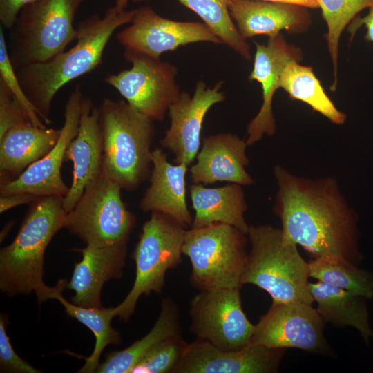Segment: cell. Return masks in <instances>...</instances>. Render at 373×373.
Returning a JSON list of instances; mask_svg holds the SVG:
<instances>
[{
  "instance_id": "1",
  "label": "cell",
  "mask_w": 373,
  "mask_h": 373,
  "mask_svg": "<svg viewBox=\"0 0 373 373\" xmlns=\"http://www.w3.org/2000/svg\"><path fill=\"white\" fill-rule=\"evenodd\" d=\"M274 174L278 190L273 210L283 236L313 258L340 256L358 265V216L336 180L298 176L278 164Z\"/></svg>"
},
{
  "instance_id": "2",
  "label": "cell",
  "mask_w": 373,
  "mask_h": 373,
  "mask_svg": "<svg viewBox=\"0 0 373 373\" xmlns=\"http://www.w3.org/2000/svg\"><path fill=\"white\" fill-rule=\"evenodd\" d=\"M135 9L126 10L115 5L100 17L94 14L82 21L75 45L44 62L16 70L19 82L37 113L50 124L51 104L56 93L67 83L90 73L102 62L104 49L119 27L131 23Z\"/></svg>"
},
{
  "instance_id": "3",
  "label": "cell",
  "mask_w": 373,
  "mask_h": 373,
  "mask_svg": "<svg viewBox=\"0 0 373 373\" xmlns=\"http://www.w3.org/2000/svg\"><path fill=\"white\" fill-rule=\"evenodd\" d=\"M59 195L39 196L27 211L13 241L0 250V289L7 296L37 298L44 283V256L55 235L65 227L66 212Z\"/></svg>"
},
{
  "instance_id": "4",
  "label": "cell",
  "mask_w": 373,
  "mask_h": 373,
  "mask_svg": "<svg viewBox=\"0 0 373 373\" xmlns=\"http://www.w3.org/2000/svg\"><path fill=\"white\" fill-rule=\"evenodd\" d=\"M99 111L102 172L122 189L135 191L151 175L153 122L123 100L105 98Z\"/></svg>"
},
{
  "instance_id": "5",
  "label": "cell",
  "mask_w": 373,
  "mask_h": 373,
  "mask_svg": "<svg viewBox=\"0 0 373 373\" xmlns=\"http://www.w3.org/2000/svg\"><path fill=\"white\" fill-rule=\"evenodd\" d=\"M251 245L241 283L267 291L272 302L314 303L309 290V267L297 245L280 229L269 224L249 226Z\"/></svg>"
},
{
  "instance_id": "6",
  "label": "cell",
  "mask_w": 373,
  "mask_h": 373,
  "mask_svg": "<svg viewBox=\"0 0 373 373\" xmlns=\"http://www.w3.org/2000/svg\"><path fill=\"white\" fill-rule=\"evenodd\" d=\"M88 0H37L25 6L8 30V53L15 70L46 61L77 39V11Z\"/></svg>"
},
{
  "instance_id": "7",
  "label": "cell",
  "mask_w": 373,
  "mask_h": 373,
  "mask_svg": "<svg viewBox=\"0 0 373 373\" xmlns=\"http://www.w3.org/2000/svg\"><path fill=\"white\" fill-rule=\"evenodd\" d=\"M247 234L225 223L186 231L182 253L191 264L190 282L200 291L239 288L248 254Z\"/></svg>"
},
{
  "instance_id": "8",
  "label": "cell",
  "mask_w": 373,
  "mask_h": 373,
  "mask_svg": "<svg viewBox=\"0 0 373 373\" xmlns=\"http://www.w3.org/2000/svg\"><path fill=\"white\" fill-rule=\"evenodd\" d=\"M184 226L160 212H151L142 229L133 252L135 278L124 300L115 307L116 316L127 321L135 312L138 299L152 292L160 294L166 273L182 261Z\"/></svg>"
},
{
  "instance_id": "9",
  "label": "cell",
  "mask_w": 373,
  "mask_h": 373,
  "mask_svg": "<svg viewBox=\"0 0 373 373\" xmlns=\"http://www.w3.org/2000/svg\"><path fill=\"white\" fill-rule=\"evenodd\" d=\"M122 190L102 172L66 213L64 227L86 245L127 244L137 220L122 201Z\"/></svg>"
},
{
  "instance_id": "10",
  "label": "cell",
  "mask_w": 373,
  "mask_h": 373,
  "mask_svg": "<svg viewBox=\"0 0 373 373\" xmlns=\"http://www.w3.org/2000/svg\"><path fill=\"white\" fill-rule=\"evenodd\" d=\"M132 66L104 81L115 88L126 102L149 119L162 121L181 91L176 83L177 68L146 55L124 52Z\"/></svg>"
},
{
  "instance_id": "11",
  "label": "cell",
  "mask_w": 373,
  "mask_h": 373,
  "mask_svg": "<svg viewBox=\"0 0 373 373\" xmlns=\"http://www.w3.org/2000/svg\"><path fill=\"white\" fill-rule=\"evenodd\" d=\"M239 288L200 291L191 300V332L196 338L224 350L247 346L254 332L242 307Z\"/></svg>"
},
{
  "instance_id": "12",
  "label": "cell",
  "mask_w": 373,
  "mask_h": 373,
  "mask_svg": "<svg viewBox=\"0 0 373 373\" xmlns=\"http://www.w3.org/2000/svg\"><path fill=\"white\" fill-rule=\"evenodd\" d=\"M325 321L312 304L275 303L255 325L249 343L268 348H295L309 352L327 350Z\"/></svg>"
},
{
  "instance_id": "13",
  "label": "cell",
  "mask_w": 373,
  "mask_h": 373,
  "mask_svg": "<svg viewBox=\"0 0 373 373\" xmlns=\"http://www.w3.org/2000/svg\"><path fill=\"white\" fill-rule=\"evenodd\" d=\"M116 39L123 46L124 52L155 59H160L163 52L189 44H222L204 23L171 20L161 17L149 6L135 9L131 25L119 32Z\"/></svg>"
},
{
  "instance_id": "14",
  "label": "cell",
  "mask_w": 373,
  "mask_h": 373,
  "mask_svg": "<svg viewBox=\"0 0 373 373\" xmlns=\"http://www.w3.org/2000/svg\"><path fill=\"white\" fill-rule=\"evenodd\" d=\"M83 97L81 86L77 85L66 103L64 122L55 146L17 178L1 184V195L29 193L37 196L64 197L67 194L69 187L61 178V167L66 149L78 131Z\"/></svg>"
},
{
  "instance_id": "15",
  "label": "cell",
  "mask_w": 373,
  "mask_h": 373,
  "mask_svg": "<svg viewBox=\"0 0 373 373\" xmlns=\"http://www.w3.org/2000/svg\"><path fill=\"white\" fill-rule=\"evenodd\" d=\"M222 82L213 88L203 80L197 82L193 96L182 91L169 106L171 124L160 143L174 155V164L190 165L196 157L200 146V135L204 118L215 104L225 99L221 91Z\"/></svg>"
},
{
  "instance_id": "16",
  "label": "cell",
  "mask_w": 373,
  "mask_h": 373,
  "mask_svg": "<svg viewBox=\"0 0 373 373\" xmlns=\"http://www.w3.org/2000/svg\"><path fill=\"white\" fill-rule=\"evenodd\" d=\"M284 352V349L252 343L238 350H224L196 338L188 344L171 373L276 372Z\"/></svg>"
},
{
  "instance_id": "17",
  "label": "cell",
  "mask_w": 373,
  "mask_h": 373,
  "mask_svg": "<svg viewBox=\"0 0 373 373\" xmlns=\"http://www.w3.org/2000/svg\"><path fill=\"white\" fill-rule=\"evenodd\" d=\"M256 52L254 67L249 76L250 81L261 84L262 104L256 115L247 126L246 142L251 146L265 135L272 136L276 130L272 111V100L276 90L280 88L283 70L291 60L300 61V49L287 43L281 33L269 37L267 44L255 42Z\"/></svg>"
},
{
  "instance_id": "18",
  "label": "cell",
  "mask_w": 373,
  "mask_h": 373,
  "mask_svg": "<svg viewBox=\"0 0 373 373\" xmlns=\"http://www.w3.org/2000/svg\"><path fill=\"white\" fill-rule=\"evenodd\" d=\"M64 161L73 162V180L63 207L68 213L75 206L86 186L102 173L103 140L99 108L83 97L78 131L68 144Z\"/></svg>"
},
{
  "instance_id": "19",
  "label": "cell",
  "mask_w": 373,
  "mask_h": 373,
  "mask_svg": "<svg viewBox=\"0 0 373 373\" xmlns=\"http://www.w3.org/2000/svg\"><path fill=\"white\" fill-rule=\"evenodd\" d=\"M82 260L75 263L67 288L73 290L71 302L85 307L102 308L101 293L106 282L122 277L127 254L126 244L86 245L74 249Z\"/></svg>"
},
{
  "instance_id": "20",
  "label": "cell",
  "mask_w": 373,
  "mask_h": 373,
  "mask_svg": "<svg viewBox=\"0 0 373 373\" xmlns=\"http://www.w3.org/2000/svg\"><path fill=\"white\" fill-rule=\"evenodd\" d=\"M247 146L246 141L231 133L205 137L196 156L197 162L190 169V179L193 184H252L254 180L246 170L249 163Z\"/></svg>"
},
{
  "instance_id": "21",
  "label": "cell",
  "mask_w": 373,
  "mask_h": 373,
  "mask_svg": "<svg viewBox=\"0 0 373 373\" xmlns=\"http://www.w3.org/2000/svg\"><path fill=\"white\" fill-rule=\"evenodd\" d=\"M230 15L242 38L256 35L272 37L282 30L289 33L307 31L312 23L306 8L262 0H228Z\"/></svg>"
},
{
  "instance_id": "22",
  "label": "cell",
  "mask_w": 373,
  "mask_h": 373,
  "mask_svg": "<svg viewBox=\"0 0 373 373\" xmlns=\"http://www.w3.org/2000/svg\"><path fill=\"white\" fill-rule=\"evenodd\" d=\"M151 161L150 185L140 202V209L144 212L162 213L184 227L191 225L193 218L186 199L188 166L171 164L160 148L152 151Z\"/></svg>"
},
{
  "instance_id": "23",
  "label": "cell",
  "mask_w": 373,
  "mask_h": 373,
  "mask_svg": "<svg viewBox=\"0 0 373 373\" xmlns=\"http://www.w3.org/2000/svg\"><path fill=\"white\" fill-rule=\"evenodd\" d=\"M61 128H40L32 123L14 126L0 135L1 184L15 180L48 153Z\"/></svg>"
},
{
  "instance_id": "24",
  "label": "cell",
  "mask_w": 373,
  "mask_h": 373,
  "mask_svg": "<svg viewBox=\"0 0 373 373\" xmlns=\"http://www.w3.org/2000/svg\"><path fill=\"white\" fill-rule=\"evenodd\" d=\"M189 192L195 211L191 228L220 222L232 225L247 234L249 226L244 216L247 204L242 185L231 183L207 188L202 184H193Z\"/></svg>"
},
{
  "instance_id": "25",
  "label": "cell",
  "mask_w": 373,
  "mask_h": 373,
  "mask_svg": "<svg viewBox=\"0 0 373 373\" xmlns=\"http://www.w3.org/2000/svg\"><path fill=\"white\" fill-rule=\"evenodd\" d=\"M67 285L66 279H60L54 287L46 286L37 299L39 303L48 299L59 301L68 316L77 320L93 333L95 338L94 349L85 358V363L78 372H96L105 347L109 345H119L122 341L119 332L111 324V320L116 316L115 307H85L68 302L61 294Z\"/></svg>"
},
{
  "instance_id": "26",
  "label": "cell",
  "mask_w": 373,
  "mask_h": 373,
  "mask_svg": "<svg viewBox=\"0 0 373 373\" xmlns=\"http://www.w3.org/2000/svg\"><path fill=\"white\" fill-rule=\"evenodd\" d=\"M309 290L325 322L356 329L367 344L373 339L366 298L320 281L310 283Z\"/></svg>"
},
{
  "instance_id": "27",
  "label": "cell",
  "mask_w": 373,
  "mask_h": 373,
  "mask_svg": "<svg viewBox=\"0 0 373 373\" xmlns=\"http://www.w3.org/2000/svg\"><path fill=\"white\" fill-rule=\"evenodd\" d=\"M180 334L178 307L172 299L163 298L160 313L151 329L128 347L106 354L104 361L99 363L96 372L130 373L155 345L167 338Z\"/></svg>"
},
{
  "instance_id": "28",
  "label": "cell",
  "mask_w": 373,
  "mask_h": 373,
  "mask_svg": "<svg viewBox=\"0 0 373 373\" xmlns=\"http://www.w3.org/2000/svg\"><path fill=\"white\" fill-rule=\"evenodd\" d=\"M298 62L291 60L287 64L282 73L280 88L292 99L305 102L335 124H343L346 115L334 106L325 93L312 68Z\"/></svg>"
},
{
  "instance_id": "29",
  "label": "cell",
  "mask_w": 373,
  "mask_h": 373,
  "mask_svg": "<svg viewBox=\"0 0 373 373\" xmlns=\"http://www.w3.org/2000/svg\"><path fill=\"white\" fill-rule=\"evenodd\" d=\"M309 276L367 300L373 298V272L340 256H323L309 262Z\"/></svg>"
},
{
  "instance_id": "30",
  "label": "cell",
  "mask_w": 373,
  "mask_h": 373,
  "mask_svg": "<svg viewBox=\"0 0 373 373\" xmlns=\"http://www.w3.org/2000/svg\"><path fill=\"white\" fill-rule=\"evenodd\" d=\"M140 2L149 0H132ZM196 13L221 40L247 60L251 58L249 44L242 38L230 15L228 0H177Z\"/></svg>"
},
{
  "instance_id": "31",
  "label": "cell",
  "mask_w": 373,
  "mask_h": 373,
  "mask_svg": "<svg viewBox=\"0 0 373 373\" xmlns=\"http://www.w3.org/2000/svg\"><path fill=\"white\" fill-rule=\"evenodd\" d=\"M327 26L325 35L330 55L334 80L332 87L337 84L338 44L344 29L363 10L373 6V0H316Z\"/></svg>"
},
{
  "instance_id": "32",
  "label": "cell",
  "mask_w": 373,
  "mask_h": 373,
  "mask_svg": "<svg viewBox=\"0 0 373 373\" xmlns=\"http://www.w3.org/2000/svg\"><path fill=\"white\" fill-rule=\"evenodd\" d=\"M188 344L182 334L162 341L139 361L130 373H171Z\"/></svg>"
},
{
  "instance_id": "33",
  "label": "cell",
  "mask_w": 373,
  "mask_h": 373,
  "mask_svg": "<svg viewBox=\"0 0 373 373\" xmlns=\"http://www.w3.org/2000/svg\"><path fill=\"white\" fill-rule=\"evenodd\" d=\"M27 123L46 128L41 118L33 115L0 79V135L14 126Z\"/></svg>"
},
{
  "instance_id": "34",
  "label": "cell",
  "mask_w": 373,
  "mask_h": 373,
  "mask_svg": "<svg viewBox=\"0 0 373 373\" xmlns=\"http://www.w3.org/2000/svg\"><path fill=\"white\" fill-rule=\"evenodd\" d=\"M0 370L1 372L38 373L34 367L21 358L14 350L6 332L5 318L0 316Z\"/></svg>"
},
{
  "instance_id": "35",
  "label": "cell",
  "mask_w": 373,
  "mask_h": 373,
  "mask_svg": "<svg viewBox=\"0 0 373 373\" xmlns=\"http://www.w3.org/2000/svg\"><path fill=\"white\" fill-rule=\"evenodd\" d=\"M37 0H0L1 26L10 29L15 23L21 10Z\"/></svg>"
},
{
  "instance_id": "36",
  "label": "cell",
  "mask_w": 373,
  "mask_h": 373,
  "mask_svg": "<svg viewBox=\"0 0 373 373\" xmlns=\"http://www.w3.org/2000/svg\"><path fill=\"white\" fill-rule=\"evenodd\" d=\"M39 196L29 193H17L0 196V213L22 204H32Z\"/></svg>"
},
{
  "instance_id": "37",
  "label": "cell",
  "mask_w": 373,
  "mask_h": 373,
  "mask_svg": "<svg viewBox=\"0 0 373 373\" xmlns=\"http://www.w3.org/2000/svg\"><path fill=\"white\" fill-rule=\"evenodd\" d=\"M363 26L366 29L364 36L365 41L373 43V6L368 8V12L364 17H356L350 23L348 28L353 38L357 30Z\"/></svg>"
},
{
  "instance_id": "38",
  "label": "cell",
  "mask_w": 373,
  "mask_h": 373,
  "mask_svg": "<svg viewBox=\"0 0 373 373\" xmlns=\"http://www.w3.org/2000/svg\"><path fill=\"white\" fill-rule=\"evenodd\" d=\"M262 1L292 4V5L302 6L306 8H319L316 0H262Z\"/></svg>"
},
{
  "instance_id": "39",
  "label": "cell",
  "mask_w": 373,
  "mask_h": 373,
  "mask_svg": "<svg viewBox=\"0 0 373 373\" xmlns=\"http://www.w3.org/2000/svg\"><path fill=\"white\" fill-rule=\"evenodd\" d=\"M129 0H116L115 6L125 10L128 6Z\"/></svg>"
}]
</instances>
